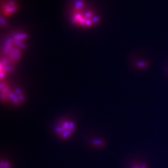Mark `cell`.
Returning a JSON list of instances; mask_svg holds the SVG:
<instances>
[{
  "instance_id": "5b68a950",
  "label": "cell",
  "mask_w": 168,
  "mask_h": 168,
  "mask_svg": "<svg viewBox=\"0 0 168 168\" xmlns=\"http://www.w3.org/2000/svg\"><path fill=\"white\" fill-rule=\"evenodd\" d=\"M1 168H11V164L9 161L6 160H1L0 164Z\"/></svg>"
},
{
  "instance_id": "8992f818",
  "label": "cell",
  "mask_w": 168,
  "mask_h": 168,
  "mask_svg": "<svg viewBox=\"0 0 168 168\" xmlns=\"http://www.w3.org/2000/svg\"><path fill=\"white\" fill-rule=\"evenodd\" d=\"M93 145L96 146H101L102 145V142L100 140H95L93 141Z\"/></svg>"
},
{
  "instance_id": "7a4b0ae2",
  "label": "cell",
  "mask_w": 168,
  "mask_h": 168,
  "mask_svg": "<svg viewBox=\"0 0 168 168\" xmlns=\"http://www.w3.org/2000/svg\"><path fill=\"white\" fill-rule=\"evenodd\" d=\"M75 129V123L72 120L65 119L58 124L55 128L56 134L62 139L69 138Z\"/></svg>"
},
{
  "instance_id": "3957f363",
  "label": "cell",
  "mask_w": 168,
  "mask_h": 168,
  "mask_svg": "<svg viewBox=\"0 0 168 168\" xmlns=\"http://www.w3.org/2000/svg\"><path fill=\"white\" fill-rule=\"evenodd\" d=\"M8 99L13 104L16 105H19L24 101V96L19 89H14L9 91Z\"/></svg>"
},
{
  "instance_id": "6da1fadb",
  "label": "cell",
  "mask_w": 168,
  "mask_h": 168,
  "mask_svg": "<svg viewBox=\"0 0 168 168\" xmlns=\"http://www.w3.org/2000/svg\"><path fill=\"white\" fill-rule=\"evenodd\" d=\"M91 11L86 8L81 4L75 5L72 14V20L75 25L81 27H90L95 25L97 21V17L91 13Z\"/></svg>"
},
{
  "instance_id": "277c9868",
  "label": "cell",
  "mask_w": 168,
  "mask_h": 168,
  "mask_svg": "<svg viewBox=\"0 0 168 168\" xmlns=\"http://www.w3.org/2000/svg\"><path fill=\"white\" fill-rule=\"evenodd\" d=\"M130 168H149V166L145 161H138L131 164Z\"/></svg>"
}]
</instances>
